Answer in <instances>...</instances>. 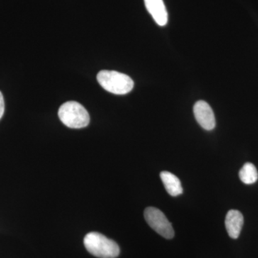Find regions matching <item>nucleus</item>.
<instances>
[{"instance_id":"1","label":"nucleus","mask_w":258,"mask_h":258,"mask_svg":"<svg viewBox=\"0 0 258 258\" xmlns=\"http://www.w3.org/2000/svg\"><path fill=\"white\" fill-rule=\"evenodd\" d=\"M86 249L95 257L115 258L119 255L120 248L114 241L96 232H90L84 237Z\"/></svg>"},{"instance_id":"2","label":"nucleus","mask_w":258,"mask_h":258,"mask_svg":"<svg viewBox=\"0 0 258 258\" xmlns=\"http://www.w3.org/2000/svg\"><path fill=\"white\" fill-rule=\"evenodd\" d=\"M98 82L106 91L115 95H125L132 91L134 83L127 75L115 71H100Z\"/></svg>"},{"instance_id":"3","label":"nucleus","mask_w":258,"mask_h":258,"mask_svg":"<svg viewBox=\"0 0 258 258\" xmlns=\"http://www.w3.org/2000/svg\"><path fill=\"white\" fill-rule=\"evenodd\" d=\"M58 116L64 125L71 128H85L90 123L87 110L76 101L63 103L59 108Z\"/></svg>"},{"instance_id":"4","label":"nucleus","mask_w":258,"mask_h":258,"mask_svg":"<svg viewBox=\"0 0 258 258\" xmlns=\"http://www.w3.org/2000/svg\"><path fill=\"white\" fill-rule=\"evenodd\" d=\"M144 217L148 225L166 239L174 237V232L170 222L159 209L149 207L144 211Z\"/></svg>"},{"instance_id":"5","label":"nucleus","mask_w":258,"mask_h":258,"mask_svg":"<svg viewBox=\"0 0 258 258\" xmlns=\"http://www.w3.org/2000/svg\"><path fill=\"white\" fill-rule=\"evenodd\" d=\"M194 114L199 124L207 131L213 130L216 125L215 114L207 102L199 101L194 106Z\"/></svg>"},{"instance_id":"6","label":"nucleus","mask_w":258,"mask_h":258,"mask_svg":"<svg viewBox=\"0 0 258 258\" xmlns=\"http://www.w3.org/2000/svg\"><path fill=\"white\" fill-rule=\"evenodd\" d=\"M146 8L154 21L159 26H165L168 23V13L163 0H144Z\"/></svg>"},{"instance_id":"7","label":"nucleus","mask_w":258,"mask_h":258,"mask_svg":"<svg viewBox=\"0 0 258 258\" xmlns=\"http://www.w3.org/2000/svg\"><path fill=\"white\" fill-rule=\"evenodd\" d=\"M243 223V215L240 212L232 210L227 212L225 218V227L231 238H238Z\"/></svg>"},{"instance_id":"8","label":"nucleus","mask_w":258,"mask_h":258,"mask_svg":"<svg viewBox=\"0 0 258 258\" xmlns=\"http://www.w3.org/2000/svg\"><path fill=\"white\" fill-rule=\"evenodd\" d=\"M161 181L164 187L172 197L179 196L183 193V188L179 178L169 171H162L160 174Z\"/></svg>"},{"instance_id":"9","label":"nucleus","mask_w":258,"mask_h":258,"mask_svg":"<svg viewBox=\"0 0 258 258\" xmlns=\"http://www.w3.org/2000/svg\"><path fill=\"white\" fill-rule=\"evenodd\" d=\"M240 179L244 184H252L258 179V172L252 163H246L239 172Z\"/></svg>"},{"instance_id":"10","label":"nucleus","mask_w":258,"mask_h":258,"mask_svg":"<svg viewBox=\"0 0 258 258\" xmlns=\"http://www.w3.org/2000/svg\"><path fill=\"white\" fill-rule=\"evenodd\" d=\"M5 113V101L3 93L0 91V119L3 116Z\"/></svg>"}]
</instances>
